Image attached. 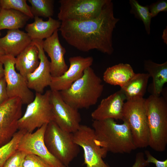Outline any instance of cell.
<instances>
[{"instance_id": "28", "label": "cell", "mask_w": 167, "mask_h": 167, "mask_svg": "<svg viewBox=\"0 0 167 167\" xmlns=\"http://www.w3.org/2000/svg\"><path fill=\"white\" fill-rule=\"evenodd\" d=\"M1 8L11 9L20 11L29 16L34 17L31 11L30 7L26 0H0Z\"/></svg>"}, {"instance_id": "19", "label": "cell", "mask_w": 167, "mask_h": 167, "mask_svg": "<svg viewBox=\"0 0 167 167\" xmlns=\"http://www.w3.org/2000/svg\"><path fill=\"white\" fill-rule=\"evenodd\" d=\"M61 22L50 17L47 21H44L38 17H34L33 22L27 24L25 29L32 40H43L50 36L57 30Z\"/></svg>"}, {"instance_id": "12", "label": "cell", "mask_w": 167, "mask_h": 167, "mask_svg": "<svg viewBox=\"0 0 167 167\" xmlns=\"http://www.w3.org/2000/svg\"><path fill=\"white\" fill-rule=\"evenodd\" d=\"M50 101L53 121L64 131L72 133L77 131L81 121L78 110L66 103L59 91L51 90Z\"/></svg>"}, {"instance_id": "22", "label": "cell", "mask_w": 167, "mask_h": 167, "mask_svg": "<svg viewBox=\"0 0 167 167\" xmlns=\"http://www.w3.org/2000/svg\"><path fill=\"white\" fill-rule=\"evenodd\" d=\"M144 67L152 79V94L159 96L167 82V62L158 64L146 60L144 62Z\"/></svg>"}, {"instance_id": "5", "label": "cell", "mask_w": 167, "mask_h": 167, "mask_svg": "<svg viewBox=\"0 0 167 167\" xmlns=\"http://www.w3.org/2000/svg\"><path fill=\"white\" fill-rule=\"evenodd\" d=\"M50 153L66 167L79 152V147L74 141L73 134L64 131L52 121L47 124L44 137Z\"/></svg>"}, {"instance_id": "15", "label": "cell", "mask_w": 167, "mask_h": 167, "mask_svg": "<svg viewBox=\"0 0 167 167\" xmlns=\"http://www.w3.org/2000/svg\"><path fill=\"white\" fill-rule=\"evenodd\" d=\"M43 40H33L32 42L36 46L40 60L37 67L26 78L27 85L31 90L36 92L43 93L45 88L50 86L52 79L50 62L46 55L42 47Z\"/></svg>"}, {"instance_id": "34", "label": "cell", "mask_w": 167, "mask_h": 167, "mask_svg": "<svg viewBox=\"0 0 167 167\" xmlns=\"http://www.w3.org/2000/svg\"><path fill=\"white\" fill-rule=\"evenodd\" d=\"M149 164L145 159L144 153L139 152L136 155L135 162L132 167H145Z\"/></svg>"}, {"instance_id": "30", "label": "cell", "mask_w": 167, "mask_h": 167, "mask_svg": "<svg viewBox=\"0 0 167 167\" xmlns=\"http://www.w3.org/2000/svg\"><path fill=\"white\" fill-rule=\"evenodd\" d=\"M27 154L17 150L8 158L3 167H21Z\"/></svg>"}, {"instance_id": "35", "label": "cell", "mask_w": 167, "mask_h": 167, "mask_svg": "<svg viewBox=\"0 0 167 167\" xmlns=\"http://www.w3.org/2000/svg\"><path fill=\"white\" fill-rule=\"evenodd\" d=\"M4 77V70L2 63L0 61V80Z\"/></svg>"}, {"instance_id": "29", "label": "cell", "mask_w": 167, "mask_h": 167, "mask_svg": "<svg viewBox=\"0 0 167 167\" xmlns=\"http://www.w3.org/2000/svg\"><path fill=\"white\" fill-rule=\"evenodd\" d=\"M21 167H52L41 157L35 155L27 154Z\"/></svg>"}, {"instance_id": "4", "label": "cell", "mask_w": 167, "mask_h": 167, "mask_svg": "<svg viewBox=\"0 0 167 167\" xmlns=\"http://www.w3.org/2000/svg\"><path fill=\"white\" fill-rule=\"evenodd\" d=\"M149 130L148 146L163 152L167 145V102L162 96L151 94L145 100Z\"/></svg>"}, {"instance_id": "21", "label": "cell", "mask_w": 167, "mask_h": 167, "mask_svg": "<svg viewBox=\"0 0 167 167\" xmlns=\"http://www.w3.org/2000/svg\"><path fill=\"white\" fill-rule=\"evenodd\" d=\"M135 73L127 63H120L107 68L104 72L103 79L106 83L113 85L124 86Z\"/></svg>"}, {"instance_id": "11", "label": "cell", "mask_w": 167, "mask_h": 167, "mask_svg": "<svg viewBox=\"0 0 167 167\" xmlns=\"http://www.w3.org/2000/svg\"><path fill=\"white\" fill-rule=\"evenodd\" d=\"M22 105L19 98L14 97L0 105V147L9 142L18 131Z\"/></svg>"}, {"instance_id": "14", "label": "cell", "mask_w": 167, "mask_h": 167, "mask_svg": "<svg viewBox=\"0 0 167 167\" xmlns=\"http://www.w3.org/2000/svg\"><path fill=\"white\" fill-rule=\"evenodd\" d=\"M70 66L61 75L52 77L49 87L51 91L60 92L69 88L83 75L84 70L91 67L93 62L92 57L78 56L69 59Z\"/></svg>"}, {"instance_id": "10", "label": "cell", "mask_w": 167, "mask_h": 167, "mask_svg": "<svg viewBox=\"0 0 167 167\" xmlns=\"http://www.w3.org/2000/svg\"><path fill=\"white\" fill-rule=\"evenodd\" d=\"M73 134L74 142L83 149L86 167H110L103 160L108 152L96 143L92 128L80 125L78 130Z\"/></svg>"}, {"instance_id": "8", "label": "cell", "mask_w": 167, "mask_h": 167, "mask_svg": "<svg viewBox=\"0 0 167 167\" xmlns=\"http://www.w3.org/2000/svg\"><path fill=\"white\" fill-rule=\"evenodd\" d=\"M109 0H60L58 19L62 22L89 20L98 16Z\"/></svg>"}, {"instance_id": "13", "label": "cell", "mask_w": 167, "mask_h": 167, "mask_svg": "<svg viewBox=\"0 0 167 167\" xmlns=\"http://www.w3.org/2000/svg\"><path fill=\"white\" fill-rule=\"evenodd\" d=\"M47 125H44L34 132L25 133L20 141L18 150L39 156L52 167H66L50 153L45 146L44 137Z\"/></svg>"}, {"instance_id": "17", "label": "cell", "mask_w": 167, "mask_h": 167, "mask_svg": "<svg viewBox=\"0 0 167 167\" xmlns=\"http://www.w3.org/2000/svg\"><path fill=\"white\" fill-rule=\"evenodd\" d=\"M126 97L121 90L103 99L91 113L93 120L111 118L122 119L123 107Z\"/></svg>"}, {"instance_id": "24", "label": "cell", "mask_w": 167, "mask_h": 167, "mask_svg": "<svg viewBox=\"0 0 167 167\" xmlns=\"http://www.w3.org/2000/svg\"><path fill=\"white\" fill-rule=\"evenodd\" d=\"M30 18L18 11L2 8L0 12V31L4 29L10 30L22 28Z\"/></svg>"}, {"instance_id": "23", "label": "cell", "mask_w": 167, "mask_h": 167, "mask_svg": "<svg viewBox=\"0 0 167 167\" xmlns=\"http://www.w3.org/2000/svg\"><path fill=\"white\" fill-rule=\"evenodd\" d=\"M148 73H135L121 90L126 100L136 97H143L145 94L149 79Z\"/></svg>"}, {"instance_id": "33", "label": "cell", "mask_w": 167, "mask_h": 167, "mask_svg": "<svg viewBox=\"0 0 167 167\" xmlns=\"http://www.w3.org/2000/svg\"><path fill=\"white\" fill-rule=\"evenodd\" d=\"M9 98L7 91L6 84L4 77L0 80V105Z\"/></svg>"}, {"instance_id": "16", "label": "cell", "mask_w": 167, "mask_h": 167, "mask_svg": "<svg viewBox=\"0 0 167 167\" xmlns=\"http://www.w3.org/2000/svg\"><path fill=\"white\" fill-rule=\"evenodd\" d=\"M56 30L49 38L43 40L42 47L50 59L51 74L52 77L62 75L68 69L64 58L66 49L61 44Z\"/></svg>"}, {"instance_id": "25", "label": "cell", "mask_w": 167, "mask_h": 167, "mask_svg": "<svg viewBox=\"0 0 167 167\" xmlns=\"http://www.w3.org/2000/svg\"><path fill=\"white\" fill-rule=\"evenodd\" d=\"M31 5L30 9L34 17L49 18L54 13L53 0H28Z\"/></svg>"}, {"instance_id": "36", "label": "cell", "mask_w": 167, "mask_h": 167, "mask_svg": "<svg viewBox=\"0 0 167 167\" xmlns=\"http://www.w3.org/2000/svg\"><path fill=\"white\" fill-rule=\"evenodd\" d=\"M167 28L165 29L163 31V35L162 36V38L164 42L166 44H167Z\"/></svg>"}, {"instance_id": "27", "label": "cell", "mask_w": 167, "mask_h": 167, "mask_svg": "<svg viewBox=\"0 0 167 167\" xmlns=\"http://www.w3.org/2000/svg\"><path fill=\"white\" fill-rule=\"evenodd\" d=\"M25 133L18 130L9 142L0 147V167H3L8 158L18 150L20 141Z\"/></svg>"}, {"instance_id": "31", "label": "cell", "mask_w": 167, "mask_h": 167, "mask_svg": "<svg viewBox=\"0 0 167 167\" xmlns=\"http://www.w3.org/2000/svg\"><path fill=\"white\" fill-rule=\"evenodd\" d=\"M149 12L152 18L156 16L161 12L167 11V2L160 0L148 6Z\"/></svg>"}, {"instance_id": "18", "label": "cell", "mask_w": 167, "mask_h": 167, "mask_svg": "<svg viewBox=\"0 0 167 167\" xmlns=\"http://www.w3.org/2000/svg\"><path fill=\"white\" fill-rule=\"evenodd\" d=\"M32 40L27 33L19 29L8 30L6 35L0 38V47L5 54L15 57L31 44Z\"/></svg>"}, {"instance_id": "7", "label": "cell", "mask_w": 167, "mask_h": 167, "mask_svg": "<svg viewBox=\"0 0 167 167\" xmlns=\"http://www.w3.org/2000/svg\"><path fill=\"white\" fill-rule=\"evenodd\" d=\"M51 90L36 92L33 100L27 105L24 114L18 121V130L32 133L36 129L54 121L50 101Z\"/></svg>"}, {"instance_id": "2", "label": "cell", "mask_w": 167, "mask_h": 167, "mask_svg": "<svg viewBox=\"0 0 167 167\" xmlns=\"http://www.w3.org/2000/svg\"><path fill=\"white\" fill-rule=\"evenodd\" d=\"M123 121V123L118 124L111 118L93 120L92 126L96 143L107 152L113 153H130L137 149L129 125Z\"/></svg>"}, {"instance_id": "3", "label": "cell", "mask_w": 167, "mask_h": 167, "mask_svg": "<svg viewBox=\"0 0 167 167\" xmlns=\"http://www.w3.org/2000/svg\"><path fill=\"white\" fill-rule=\"evenodd\" d=\"M104 87L101 78L90 67L69 88L59 92L63 101L71 107L78 110L86 109L97 103Z\"/></svg>"}, {"instance_id": "26", "label": "cell", "mask_w": 167, "mask_h": 167, "mask_svg": "<svg viewBox=\"0 0 167 167\" xmlns=\"http://www.w3.org/2000/svg\"><path fill=\"white\" fill-rule=\"evenodd\" d=\"M131 8L130 12L135 17L143 22L145 31L148 35L150 33V25L152 18L149 12L148 6H143L136 0L129 1Z\"/></svg>"}, {"instance_id": "32", "label": "cell", "mask_w": 167, "mask_h": 167, "mask_svg": "<svg viewBox=\"0 0 167 167\" xmlns=\"http://www.w3.org/2000/svg\"><path fill=\"white\" fill-rule=\"evenodd\" d=\"M147 157L146 160L149 163H153L156 167H167V160L161 161L157 160L154 157L148 150H146L144 153Z\"/></svg>"}, {"instance_id": "6", "label": "cell", "mask_w": 167, "mask_h": 167, "mask_svg": "<svg viewBox=\"0 0 167 167\" xmlns=\"http://www.w3.org/2000/svg\"><path fill=\"white\" fill-rule=\"evenodd\" d=\"M145 100L143 97L127 100L123 107L122 120L128 124L137 148L148 146L149 130Z\"/></svg>"}, {"instance_id": "37", "label": "cell", "mask_w": 167, "mask_h": 167, "mask_svg": "<svg viewBox=\"0 0 167 167\" xmlns=\"http://www.w3.org/2000/svg\"><path fill=\"white\" fill-rule=\"evenodd\" d=\"M5 54L4 51L0 47V56Z\"/></svg>"}, {"instance_id": "20", "label": "cell", "mask_w": 167, "mask_h": 167, "mask_svg": "<svg viewBox=\"0 0 167 167\" xmlns=\"http://www.w3.org/2000/svg\"><path fill=\"white\" fill-rule=\"evenodd\" d=\"M40 60L36 46L32 42L16 57L15 67L26 79L39 65Z\"/></svg>"}, {"instance_id": "9", "label": "cell", "mask_w": 167, "mask_h": 167, "mask_svg": "<svg viewBox=\"0 0 167 167\" xmlns=\"http://www.w3.org/2000/svg\"><path fill=\"white\" fill-rule=\"evenodd\" d=\"M4 70V78L9 98L18 97L23 104H28L34 100L33 93L28 87L25 78L15 70V57L4 54L0 56Z\"/></svg>"}, {"instance_id": "1", "label": "cell", "mask_w": 167, "mask_h": 167, "mask_svg": "<svg viewBox=\"0 0 167 167\" xmlns=\"http://www.w3.org/2000/svg\"><path fill=\"white\" fill-rule=\"evenodd\" d=\"M119 19L115 17L111 0L100 15L89 20L61 22L58 31L66 41L82 52L96 49L108 55L114 51L112 35Z\"/></svg>"}, {"instance_id": "38", "label": "cell", "mask_w": 167, "mask_h": 167, "mask_svg": "<svg viewBox=\"0 0 167 167\" xmlns=\"http://www.w3.org/2000/svg\"><path fill=\"white\" fill-rule=\"evenodd\" d=\"M1 9H2L0 7V12L1 10Z\"/></svg>"}, {"instance_id": "39", "label": "cell", "mask_w": 167, "mask_h": 167, "mask_svg": "<svg viewBox=\"0 0 167 167\" xmlns=\"http://www.w3.org/2000/svg\"><path fill=\"white\" fill-rule=\"evenodd\" d=\"M1 35V32H0V36Z\"/></svg>"}]
</instances>
